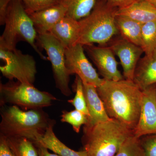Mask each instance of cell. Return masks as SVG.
I'll use <instances>...</instances> for the list:
<instances>
[{"instance_id":"6da1fadb","label":"cell","mask_w":156,"mask_h":156,"mask_svg":"<svg viewBox=\"0 0 156 156\" xmlns=\"http://www.w3.org/2000/svg\"><path fill=\"white\" fill-rule=\"evenodd\" d=\"M108 116L134 131L138 124L142 91L133 81L124 79L117 81L105 80L97 87Z\"/></svg>"},{"instance_id":"7a4b0ae2","label":"cell","mask_w":156,"mask_h":156,"mask_svg":"<svg viewBox=\"0 0 156 156\" xmlns=\"http://www.w3.org/2000/svg\"><path fill=\"white\" fill-rule=\"evenodd\" d=\"M0 134L6 137H25L36 144L51 123L43 109L23 110L16 105L1 106Z\"/></svg>"},{"instance_id":"3957f363","label":"cell","mask_w":156,"mask_h":156,"mask_svg":"<svg viewBox=\"0 0 156 156\" xmlns=\"http://www.w3.org/2000/svg\"><path fill=\"white\" fill-rule=\"evenodd\" d=\"M83 150L89 156H114L133 131L111 119L91 128H83Z\"/></svg>"},{"instance_id":"277c9868","label":"cell","mask_w":156,"mask_h":156,"mask_svg":"<svg viewBox=\"0 0 156 156\" xmlns=\"http://www.w3.org/2000/svg\"><path fill=\"white\" fill-rule=\"evenodd\" d=\"M117 9L104 0H97L90 14L79 20L80 32L77 44L83 46L95 44L105 46L119 34L115 23Z\"/></svg>"},{"instance_id":"5b68a950","label":"cell","mask_w":156,"mask_h":156,"mask_svg":"<svg viewBox=\"0 0 156 156\" xmlns=\"http://www.w3.org/2000/svg\"><path fill=\"white\" fill-rule=\"evenodd\" d=\"M5 25L0 37V48L15 49L19 42H27L42 59L48 60L36 43L37 33L21 0H13L9 4L5 16Z\"/></svg>"},{"instance_id":"8992f818","label":"cell","mask_w":156,"mask_h":156,"mask_svg":"<svg viewBox=\"0 0 156 156\" xmlns=\"http://www.w3.org/2000/svg\"><path fill=\"white\" fill-rule=\"evenodd\" d=\"M56 100L49 92L40 91L32 84L14 80L0 84L1 106L10 104L25 111L43 109Z\"/></svg>"},{"instance_id":"52a82bcc","label":"cell","mask_w":156,"mask_h":156,"mask_svg":"<svg viewBox=\"0 0 156 156\" xmlns=\"http://www.w3.org/2000/svg\"><path fill=\"white\" fill-rule=\"evenodd\" d=\"M0 71L9 81L14 79L21 83L34 85L37 73L36 62L31 55L17 48H0Z\"/></svg>"},{"instance_id":"ba28073f","label":"cell","mask_w":156,"mask_h":156,"mask_svg":"<svg viewBox=\"0 0 156 156\" xmlns=\"http://www.w3.org/2000/svg\"><path fill=\"white\" fill-rule=\"evenodd\" d=\"M37 43L47 53L56 88L62 95L70 96L72 94L69 86L71 75L66 65L65 48L49 33L38 34Z\"/></svg>"},{"instance_id":"9c48e42d","label":"cell","mask_w":156,"mask_h":156,"mask_svg":"<svg viewBox=\"0 0 156 156\" xmlns=\"http://www.w3.org/2000/svg\"><path fill=\"white\" fill-rule=\"evenodd\" d=\"M83 46L76 44L65 49L66 65L71 75H76L83 83L96 87L101 86L105 80L101 79L85 55Z\"/></svg>"},{"instance_id":"30bf717a","label":"cell","mask_w":156,"mask_h":156,"mask_svg":"<svg viewBox=\"0 0 156 156\" xmlns=\"http://www.w3.org/2000/svg\"><path fill=\"white\" fill-rule=\"evenodd\" d=\"M83 47L103 79L113 81L125 79L118 69V63L115 58V53L109 46L90 44Z\"/></svg>"},{"instance_id":"8fae6325","label":"cell","mask_w":156,"mask_h":156,"mask_svg":"<svg viewBox=\"0 0 156 156\" xmlns=\"http://www.w3.org/2000/svg\"><path fill=\"white\" fill-rule=\"evenodd\" d=\"M133 134L138 138L156 134V84L142 90L140 115Z\"/></svg>"},{"instance_id":"7c38bea8","label":"cell","mask_w":156,"mask_h":156,"mask_svg":"<svg viewBox=\"0 0 156 156\" xmlns=\"http://www.w3.org/2000/svg\"><path fill=\"white\" fill-rule=\"evenodd\" d=\"M109 47L119 58L124 78L133 81L137 63L144 53L142 48L122 37L112 42Z\"/></svg>"},{"instance_id":"4fadbf2b","label":"cell","mask_w":156,"mask_h":156,"mask_svg":"<svg viewBox=\"0 0 156 156\" xmlns=\"http://www.w3.org/2000/svg\"><path fill=\"white\" fill-rule=\"evenodd\" d=\"M66 9L57 3L46 9L28 14L38 34H41L49 33L55 24L66 16Z\"/></svg>"},{"instance_id":"5bb4252c","label":"cell","mask_w":156,"mask_h":156,"mask_svg":"<svg viewBox=\"0 0 156 156\" xmlns=\"http://www.w3.org/2000/svg\"><path fill=\"white\" fill-rule=\"evenodd\" d=\"M83 87L89 114L88 123L83 128H91L98 123L111 119L107 113L103 102L98 95L97 87L85 83H83Z\"/></svg>"},{"instance_id":"9a60e30c","label":"cell","mask_w":156,"mask_h":156,"mask_svg":"<svg viewBox=\"0 0 156 156\" xmlns=\"http://www.w3.org/2000/svg\"><path fill=\"white\" fill-rule=\"evenodd\" d=\"M79 32V20L66 16L52 27L49 33L66 49L77 43Z\"/></svg>"},{"instance_id":"2e32d148","label":"cell","mask_w":156,"mask_h":156,"mask_svg":"<svg viewBox=\"0 0 156 156\" xmlns=\"http://www.w3.org/2000/svg\"><path fill=\"white\" fill-rule=\"evenodd\" d=\"M133 81L142 91L156 84V52L140 58L135 69Z\"/></svg>"},{"instance_id":"e0dca14e","label":"cell","mask_w":156,"mask_h":156,"mask_svg":"<svg viewBox=\"0 0 156 156\" xmlns=\"http://www.w3.org/2000/svg\"><path fill=\"white\" fill-rule=\"evenodd\" d=\"M116 15L128 17L145 24L156 21V7L146 0H143L126 8L117 9Z\"/></svg>"},{"instance_id":"ac0fdd59","label":"cell","mask_w":156,"mask_h":156,"mask_svg":"<svg viewBox=\"0 0 156 156\" xmlns=\"http://www.w3.org/2000/svg\"><path fill=\"white\" fill-rule=\"evenodd\" d=\"M54 121L50 124L43 136L36 144H40L60 156H89L86 151H76L69 148L58 139L54 131Z\"/></svg>"},{"instance_id":"d6986e66","label":"cell","mask_w":156,"mask_h":156,"mask_svg":"<svg viewBox=\"0 0 156 156\" xmlns=\"http://www.w3.org/2000/svg\"><path fill=\"white\" fill-rule=\"evenodd\" d=\"M115 23L121 37L140 47L142 24L120 15H116Z\"/></svg>"},{"instance_id":"ffe728a7","label":"cell","mask_w":156,"mask_h":156,"mask_svg":"<svg viewBox=\"0 0 156 156\" xmlns=\"http://www.w3.org/2000/svg\"><path fill=\"white\" fill-rule=\"evenodd\" d=\"M97 0H57L67 10L66 16L77 20L87 17L95 7Z\"/></svg>"},{"instance_id":"44dd1931","label":"cell","mask_w":156,"mask_h":156,"mask_svg":"<svg viewBox=\"0 0 156 156\" xmlns=\"http://www.w3.org/2000/svg\"><path fill=\"white\" fill-rule=\"evenodd\" d=\"M7 138L9 147L15 156H39L35 144L30 140L25 137Z\"/></svg>"},{"instance_id":"7402d4cb","label":"cell","mask_w":156,"mask_h":156,"mask_svg":"<svg viewBox=\"0 0 156 156\" xmlns=\"http://www.w3.org/2000/svg\"><path fill=\"white\" fill-rule=\"evenodd\" d=\"M140 47L145 55L156 52V21L142 24Z\"/></svg>"},{"instance_id":"603a6c76","label":"cell","mask_w":156,"mask_h":156,"mask_svg":"<svg viewBox=\"0 0 156 156\" xmlns=\"http://www.w3.org/2000/svg\"><path fill=\"white\" fill-rule=\"evenodd\" d=\"M114 156H145L140 138L134 134L128 137Z\"/></svg>"},{"instance_id":"cb8c5ba5","label":"cell","mask_w":156,"mask_h":156,"mask_svg":"<svg viewBox=\"0 0 156 156\" xmlns=\"http://www.w3.org/2000/svg\"><path fill=\"white\" fill-rule=\"evenodd\" d=\"M62 113L61 122L69 123L71 125L76 133H80L81 126L83 125L85 126L88 123V117L77 110L70 112L64 110Z\"/></svg>"},{"instance_id":"d4e9b609","label":"cell","mask_w":156,"mask_h":156,"mask_svg":"<svg viewBox=\"0 0 156 156\" xmlns=\"http://www.w3.org/2000/svg\"><path fill=\"white\" fill-rule=\"evenodd\" d=\"M75 96L73 99L68 100V102L72 105L75 109L82 112L89 118V114L84 95L83 83L80 78L77 76L75 82Z\"/></svg>"},{"instance_id":"484cf974","label":"cell","mask_w":156,"mask_h":156,"mask_svg":"<svg viewBox=\"0 0 156 156\" xmlns=\"http://www.w3.org/2000/svg\"><path fill=\"white\" fill-rule=\"evenodd\" d=\"M28 14L43 10L57 4V0H21Z\"/></svg>"},{"instance_id":"4316f807","label":"cell","mask_w":156,"mask_h":156,"mask_svg":"<svg viewBox=\"0 0 156 156\" xmlns=\"http://www.w3.org/2000/svg\"><path fill=\"white\" fill-rule=\"evenodd\" d=\"M140 140L145 156H156V134L142 136Z\"/></svg>"},{"instance_id":"83f0119b","label":"cell","mask_w":156,"mask_h":156,"mask_svg":"<svg viewBox=\"0 0 156 156\" xmlns=\"http://www.w3.org/2000/svg\"><path fill=\"white\" fill-rule=\"evenodd\" d=\"M108 4L113 8L122 9L132 5L134 3L143 0H104Z\"/></svg>"},{"instance_id":"f1b7e54d","label":"cell","mask_w":156,"mask_h":156,"mask_svg":"<svg viewBox=\"0 0 156 156\" xmlns=\"http://www.w3.org/2000/svg\"><path fill=\"white\" fill-rule=\"evenodd\" d=\"M0 156H15L8 144L7 138L0 134Z\"/></svg>"},{"instance_id":"f546056e","label":"cell","mask_w":156,"mask_h":156,"mask_svg":"<svg viewBox=\"0 0 156 156\" xmlns=\"http://www.w3.org/2000/svg\"><path fill=\"white\" fill-rule=\"evenodd\" d=\"M13 0H0V24L5 25V19L7 8Z\"/></svg>"},{"instance_id":"4dcf8cb0","label":"cell","mask_w":156,"mask_h":156,"mask_svg":"<svg viewBox=\"0 0 156 156\" xmlns=\"http://www.w3.org/2000/svg\"><path fill=\"white\" fill-rule=\"evenodd\" d=\"M36 146L39 156H60L57 154L50 153L48 151V149L40 145V144H35Z\"/></svg>"},{"instance_id":"1f68e13d","label":"cell","mask_w":156,"mask_h":156,"mask_svg":"<svg viewBox=\"0 0 156 156\" xmlns=\"http://www.w3.org/2000/svg\"><path fill=\"white\" fill-rule=\"evenodd\" d=\"M146 1L156 7V0H146Z\"/></svg>"}]
</instances>
